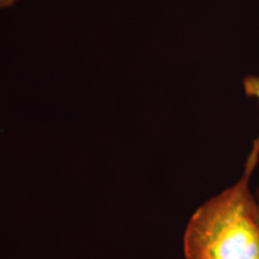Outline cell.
<instances>
[{"label": "cell", "instance_id": "4", "mask_svg": "<svg viewBox=\"0 0 259 259\" xmlns=\"http://www.w3.org/2000/svg\"><path fill=\"white\" fill-rule=\"evenodd\" d=\"M255 196V202H257V208H258V215H259V187L257 189V192H254Z\"/></svg>", "mask_w": 259, "mask_h": 259}, {"label": "cell", "instance_id": "1", "mask_svg": "<svg viewBox=\"0 0 259 259\" xmlns=\"http://www.w3.org/2000/svg\"><path fill=\"white\" fill-rule=\"evenodd\" d=\"M253 171L241 177L191 216L183 239L185 259H259V215L251 190Z\"/></svg>", "mask_w": 259, "mask_h": 259}, {"label": "cell", "instance_id": "3", "mask_svg": "<svg viewBox=\"0 0 259 259\" xmlns=\"http://www.w3.org/2000/svg\"><path fill=\"white\" fill-rule=\"evenodd\" d=\"M17 0H0V9H5V8H10L15 4Z\"/></svg>", "mask_w": 259, "mask_h": 259}, {"label": "cell", "instance_id": "2", "mask_svg": "<svg viewBox=\"0 0 259 259\" xmlns=\"http://www.w3.org/2000/svg\"><path fill=\"white\" fill-rule=\"evenodd\" d=\"M242 85H244V92L248 97H252V99H255L259 103V77L258 76H246L244 78V82H242ZM259 162V131L255 139L253 141V144H252V149L250 154L247 155V158H246L245 162V169L254 171L255 167H257Z\"/></svg>", "mask_w": 259, "mask_h": 259}]
</instances>
